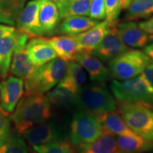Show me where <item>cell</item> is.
I'll return each mask as SVG.
<instances>
[{"label": "cell", "instance_id": "cell-1", "mask_svg": "<svg viewBox=\"0 0 153 153\" xmlns=\"http://www.w3.org/2000/svg\"><path fill=\"white\" fill-rule=\"evenodd\" d=\"M51 104L44 94L25 95L11 116L17 133L22 135L28 129L48 121L52 116Z\"/></svg>", "mask_w": 153, "mask_h": 153}, {"label": "cell", "instance_id": "cell-2", "mask_svg": "<svg viewBox=\"0 0 153 153\" xmlns=\"http://www.w3.org/2000/svg\"><path fill=\"white\" fill-rule=\"evenodd\" d=\"M77 111L93 116L117 111L116 99L102 84H87L79 88L72 104Z\"/></svg>", "mask_w": 153, "mask_h": 153}, {"label": "cell", "instance_id": "cell-3", "mask_svg": "<svg viewBox=\"0 0 153 153\" xmlns=\"http://www.w3.org/2000/svg\"><path fill=\"white\" fill-rule=\"evenodd\" d=\"M67 61L55 57L43 65L38 66L25 79V95L44 94L62 81L68 68Z\"/></svg>", "mask_w": 153, "mask_h": 153}, {"label": "cell", "instance_id": "cell-4", "mask_svg": "<svg viewBox=\"0 0 153 153\" xmlns=\"http://www.w3.org/2000/svg\"><path fill=\"white\" fill-rule=\"evenodd\" d=\"M110 89L120 104H140L153 111V94L140 75L121 81L114 79L110 85Z\"/></svg>", "mask_w": 153, "mask_h": 153}, {"label": "cell", "instance_id": "cell-5", "mask_svg": "<svg viewBox=\"0 0 153 153\" xmlns=\"http://www.w3.org/2000/svg\"><path fill=\"white\" fill-rule=\"evenodd\" d=\"M150 62L152 61L144 52L130 49L108 63L111 77L120 81L135 77L142 74Z\"/></svg>", "mask_w": 153, "mask_h": 153}, {"label": "cell", "instance_id": "cell-6", "mask_svg": "<svg viewBox=\"0 0 153 153\" xmlns=\"http://www.w3.org/2000/svg\"><path fill=\"white\" fill-rule=\"evenodd\" d=\"M118 108L124 121L134 133L153 142L152 110L133 103H120Z\"/></svg>", "mask_w": 153, "mask_h": 153}, {"label": "cell", "instance_id": "cell-7", "mask_svg": "<svg viewBox=\"0 0 153 153\" xmlns=\"http://www.w3.org/2000/svg\"><path fill=\"white\" fill-rule=\"evenodd\" d=\"M103 133L102 126L96 116L80 111L74 113L70 127V143L73 148L94 142Z\"/></svg>", "mask_w": 153, "mask_h": 153}, {"label": "cell", "instance_id": "cell-8", "mask_svg": "<svg viewBox=\"0 0 153 153\" xmlns=\"http://www.w3.org/2000/svg\"><path fill=\"white\" fill-rule=\"evenodd\" d=\"M22 135L32 146L55 141L67 140V132L64 128L48 120L33 126Z\"/></svg>", "mask_w": 153, "mask_h": 153}, {"label": "cell", "instance_id": "cell-9", "mask_svg": "<svg viewBox=\"0 0 153 153\" xmlns=\"http://www.w3.org/2000/svg\"><path fill=\"white\" fill-rule=\"evenodd\" d=\"M117 23L116 21L111 25L108 33L91 52L103 62H110L115 57L130 50V48L123 43L118 35L116 29Z\"/></svg>", "mask_w": 153, "mask_h": 153}, {"label": "cell", "instance_id": "cell-10", "mask_svg": "<svg viewBox=\"0 0 153 153\" xmlns=\"http://www.w3.org/2000/svg\"><path fill=\"white\" fill-rule=\"evenodd\" d=\"M24 93V82L21 78L10 76L0 82V107L4 111H14Z\"/></svg>", "mask_w": 153, "mask_h": 153}, {"label": "cell", "instance_id": "cell-11", "mask_svg": "<svg viewBox=\"0 0 153 153\" xmlns=\"http://www.w3.org/2000/svg\"><path fill=\"white\" fill-rule=\"evenodd\" d=\"M30 36L27 33L22 32L18 45L13 54L9 69L13 75L22 79H26L38 67L30 60L26 51V44Z\"/></svg>", "mask_w": 153, "mask_h": 153}, {"label": "cell", "instance_id": "cell-12", "mask_svg": "<svg viewBox=\"0 0 153 153\" xmlns=\"http://www.w3.org/2000/svg\"><path fill=\"white\" fill-rule=\"evenodd\" d=\"M40 0H31L19 13L16 19L19 29L28 34L30 37L44 36L38 18Z\"/></svg>", "mask_w": 153, "mask_h": 153}, {"label": "cell", "instance_id": "cell-13", "mask_svg": "<svg viewBox=\"0 0 153 153\" xmlns=\"http://www.w3.org/2000/svg\"><path fill=\"white\" fill-rule=\"evenodd\" d=\"M75 60L85 69L92 82L104 85L111 78L108 68L91 53L80 51L76 55Z\"/></svg>", "mask_w": 153, "mask_h": 153}, {"label": "cell", "instance_id": "cell-14", "mask_svg": "<svg viewBox=\"0 0 153 153\" xmlns=\"http://www.w3.org/2000/svg\"><path fill=\"white\" fill-rule=\"evenodd\" d=\"M116 29L122 41L128 47L142 48L152 41L150 36L133 21L118 22Z\"/></svg>", "mask_w": 153, "mask_h": 153}, {"label": "cell", "instance_id": "cell-15", "mask_svg": "<svg viewBox=\"0 0 153 153\" xmlns=\"http://www.w3.org/2000/svg\"><path fill=\"white\" fill-rule=\"evenodd\" d=\"M114 22L105 20L103 22L98 23L87 31L74 36L79 44L80 51L92 52L108 33L111 26Z\"/></svg>", "mask_w": 153, "mask_h": 153}, {"label": "cell", "instance_id": "cell-16", "mask_svg": "<svg viewBox=\"0 0 153 153\" xmlns=\"http://www.w3.org/2000/svg\"><path fill=\"white\" fill-rule=\"evenodd\" d=\"M26 51L30 59L36 66H41L57 57V54L47 38H33L28 41Z\"/></svg>", "mask_w": 153, "mask_h": 153}, {"label": "cell", "instance_id": "cell-17", "mask_svg": "<svg viewBox=\"0 0 153 153\" xmlns=\"http://www.w3.org/2000/svg\"><path fill=\"white\" fill-rule=\"evenodd\" d=\"M22 30L16 29L14 32L0 39V78L4 79L8 75L13 54L18 45Z\"/></svg>", "mask_w": 153, "mask_h": 153}, {"label": "cell", "instance_id": "cell-18", "mask_svg": "<svg viewBox=\"0 0 153 153\" xmlns=\"http://www.w3.org/2000/svg\"><path fill=\"white\" fill-rule=\"evenodd\" d=\"M47 40L57 56L67 62L75 60L76 55L80 52L79 44L74 36H57Z\"/></svg>", "mask_w": 153, "mask_h": 153}, {"label": "cell", "instance_id": "cell-19", "mask_svg": "<svg viewBox=\"0 0 153 153\" xmlns=\"http://www.w3.org/2000/svg\"><path fill=\"white\" fill-rule=\"evenodd\" d=\"M38 18L44 35H51L56 29L60 21L56 3L51 0H40Z\"/></svg>", "mask_w": 153, "mask_h": 153}, {"label": "cell", "instance_id": "cell-20", "mask_svg": "<svg viewBox=\"0 0 153 153\" xmlns=\"http://www.w3.org/2000/svg\"><path fill=\"white\" fill-rule=\"evenodd\" d=\"M78 89L71 83L62 79L56 87H53L45 94L51 105L57 106H72Z\"/></svg>", "mask_w": 153, "mask_h": 153}, {"label": "cell", "instance_id": "cell-21", "mask_svg": "<svg viewBox=\"0 0 153 153\" xmlns=\"http://www.w3.org/2000/svg\"><path fill=\"white\" fill-rule=\"evenodd\" d=\"M74 150V153H120L116 137L107 132L94 142L79 145Z\"/></svg>", "mask_w": 153, "mask_h": 153}, {"label": "cell", "instance_id": "cell-22", "mask_svg": "<svg viewBox=\"0 0 153 153\" xmlns=\"http://www.w3.org/2000/svg\"><path fill=\"white\" fill-rule=\"evenodd\" d=\"M101 123L104 132L111 133L114 135L121 136L134 134L124 121L119 111L104 113L96 116Z\"/></svg>", "mask_w": 153, "mask_h": 153}, {"label": "cell", "instance_id": "cell-23", "mask_svg": "<svg viewBox=\"0 0 153 153\" xmlns=\"http://www.w3.org/2000/svg\"><path fill=\"white\" fill-rule=\"evenodd\" d=\"M120 153H144L153 152V142L136 135L116 137Z\"/></svg>", "mask_w": 153, "mask_h": 153}, {"label": "cell", "instance_id": "cell-24", "mask_svg": "<svg viewBox=\"0 0 153 153\" xmlns=\"http://www.w3.org/2000/svg\"><path fill=\"white\" fill-rule=\"evenodd\" d=\"M98 22L90 17L84 16H69L64 19L60 26L61 33L69 36H75L87 31L98 24Z\"/></svg>", "mask_w": 153, "mask_h": 153}, {"label": "cell", "instance_id": "cell-25", "mask_svg": "<svg viewBox=\"0 0 153 153\" xmlns=\"http://www.w3.org/2000/svg\"><path fill=\"white\" fill-rule=\"evenodd\" d=\"M92 0H62L56 2L60 19L73 16H88Z\"/></svg>", "mask_w": 153, "mask_h": 153}, {"label": "cell", "instance_id": "cell-26", "mask_svg": "<svg viewBox=\"0 0 153 153\" xmlns=\"http://www.w3.org/2000/svg\"><path fill=\"white\" fill-rule=\"evenodd\" d=\"M26 0H0V23L14 26Z\"/></svg>", "mask_w": 153, "mask_h": 153}, {"label": "cell", "instance_id": "cell-27", "mask_svg": "<svg viewBox=\"0 0 153 153\" xmlns=\"http://www.w3.org/2000/svg\"><path fill=\"white\" fill-rule=\"evenodd\" d=\"M153 14V0H133L127 8L126 21L148 18Z\"/></svg>", "mask_w": 153, "mask_h": 153}, {"label": "cell", "instance_id": "cell-28", "mask_svg": "<svg viewBox=\"0 0 153 153\" xmlns=\"http://www.w3.org/2000/svg\"><path fill=\"white\" fill-rule=\"evenodd\" d=\"M63 79L71 83L79 90V88L85 85L87 75L85 69L79 63L75 61H70L68 63L67 72Z\"/></svg>", "mask_w": 153, "mask_h": 153}, {"label": "cell", "instance_id": "cell-29", "mask_svg": "<svg viewBox=\"0 0 153 153\" xmlns=\"http://www.w3.org/2000/svg\"><path fill=\"white\" fill-rule=\"evenodd\" d=\"M0 153H28L26 141L18 133H11L8 138L0 144Z\"/></svg>", "mask_w": 153, "mask_h": 153}, {"label": "cell", "instance_id": "cell-30", "mask_svg": "<svg viewBox=\"0 0 153 153\" xmlns=\"http://www.w3.org/2000/svg\"><path fill=\"white\" fill-rule=\"evenodd\" d=\"M36 153H74L73 146L68 140L55 141L46 144L34 145Z\"/></svg>", "mask_w": 153, "mask_h": 153}, {"label": "cell", "instance_id": "cell-31", "mask_svg": "<svg viewBox=\"0 0 153 153\" xmlns=\"http://www.w3.org/2000/svg\"><path fill=\"white\" fill-rule=\"evenodd\" d=\"M106 20L110 22L117 21L120 12V0H104Z\"/></svg>", "mask_w": 153, "mask_h": 153}, {"label": "cell", "instance_id": "cell-32", "mask_svg": "<svg viewBox=\"0 0 153 153\" xmlns=\"http://www.w3.org/2000/svg\"><path fill=\"white\" fill-rule=\"evenodd\" d=\"M8 114L0 107V144L5 141L11 134V120Z\"/></svg>", "mask_w": 153, "mask_h": 153}, {"label": "cell", "instance_id": "cell-33", "mask_svg": "<svg viewBox=\"0 0 153 153\" xmlns=\"http://www.w3.org/2000/svg\"><path fill=\"white\" fill-rule=\"evenodd\" d=\"M89 16L94 20L106 19V8L104 0H92L90 5Z\"/></svg>", "mask_w": 153, "mask_h": 153}, {"label": "cell", "instance_id": "cell-34", "mask_svg": "<svg viewBox=\"0 0 153 153\" xmlns=\"http://www.w3.org/2000/svg\"><path fill=\"white\" fill-rule=\"evenodd\" d=\"M153 94V62H150L145 70L140 74Z\"/></svg>", "mask_w": 153, "mask_h": 153}, {"label": "cell", "instance_id": "cell-35", "mask_svg": "<svg viewBox=\"0 0 153 153\" xmlns=\"http://www.w3.org/2000/svg\"><path fill=\"white\" fill-rule=\"evenodd\" d=\"M140 28L146 32L148 35L153 37V16L148 20L140 22L138 24Z\"/></svg>", "mask_w": 153, "mask_h": 153}, {"label": "cell", "instance_id": "cell-36", "mask_svg": "<svg viewBox=\"0 0 153 153\" xmlns=\"http://www.w3.org/2000/svg\"><path fill=\"white\" fill-rule=\"evenodd\" d=\"M16 30L14 26H6V25L0 24V39L4 36L8 35V34L12 33Z\"/></svg>", "mask_w": 153, "mask_h": 153}, {"label": "cell", "instance_id": "cell-37", "mask_svg": "<svg viewBox=\"0 0 153 153\" xmlns=\"http://www.w3.org/2000/svg\"><path fill=\"white\" fill-rule=\"evenodd\" d=\"M143 52L150 59V60L153 62V43H149L148 45H147L144 48V51Z\"/></svg>", "mask_w": 153, "mask_h": 153}, {"label": "cell", "instance_id": "cell-38", "mask_svg": "<svg viewBox=\"0 0 153 153\" xmlns=\"http://www.w3.org/2000/svg\"><path fill=\"white\" fill-rule=\"evenodd\" d=\"M133 0H120V9H126Z\"/></svg>", "mask_w": 153, "mask_h": 153}, {"label": "cell", "instance_id": "cell-39", "mask_svg": "<svg viewBox=\"0 0 153 153\" xmlns=\"http://www.w3.org/2000/svg\"><path fill=\"white\" fill-rule=\"evenodd\" d=\"M52 1H55V2H57V1H62V0H51Z\"/></svg>", "mask_w": 153, "mask_h": 153}, {"label": "cell", "instance_id": "cell-40", "mask_svg": "<svg viewBox=\"0 0 153 153\" xmlns=\"http://www.w3.org/2000/svg\"><path fill=\"white\" fill-rule=\"evenodd\" d=\"M150 38H151V39H152V41H153V37H152V36H150Z\"/></svg>", "mask_w": 153, "mask_h": 153}]
</instances>
